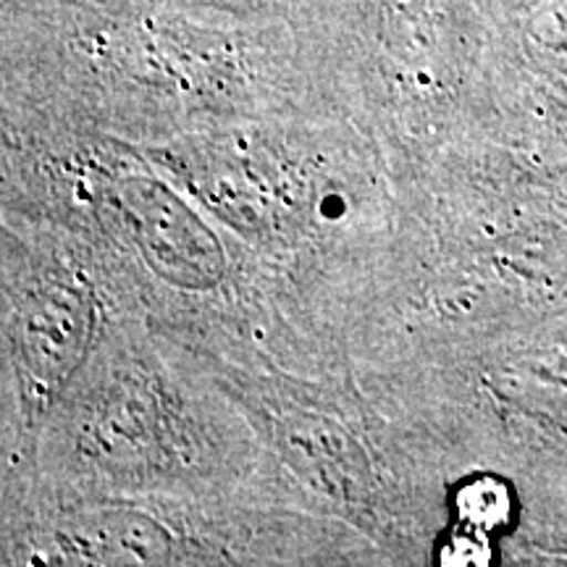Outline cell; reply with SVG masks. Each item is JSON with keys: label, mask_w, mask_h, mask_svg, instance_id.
I'll return each instance as SVG.
<instances>
[{"label": "cell", "mask_w": 567, "mask_h": 567, "mask_svg": "<svg viewBox=\"0 0 567 567\" xmlns=\"http://www.w3.org/2000/svg\"><path fill=\"white\" fill-rule=\"evenodd\" d=\"M457 507L463 513V520L471 523L473 528L488 530L505 520L509 502L505 488L499 484H494V481H478V484H471L460 494Z\"/></svg>", "instance_id": "cell-1"}]
</instances>
